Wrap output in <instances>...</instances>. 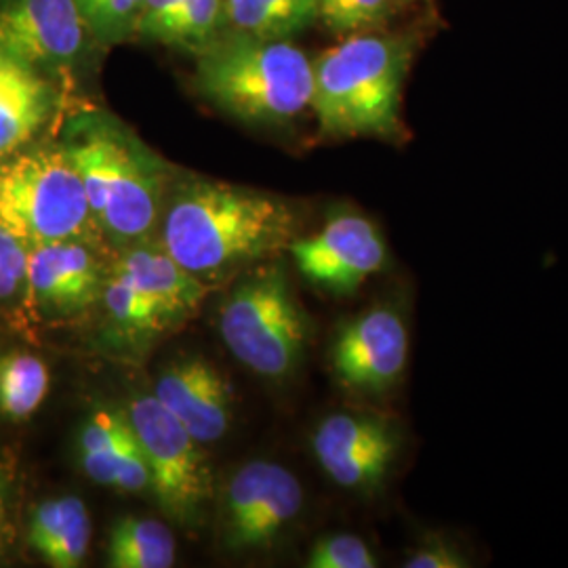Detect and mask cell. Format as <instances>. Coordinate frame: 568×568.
Segmentation results:
<instances>
[{"label":"cell","mask_w":568,"mask_h":568,"mask_svg":"<svg viewBox=\"0 0 568 568\" xmlns=\"http://www.w3.org/2000/svg\"><path fill=\"white\" fill-rule=\"evenodd\" d=\"M103 51L135 41L142 0H74Z\"/></svg>","instance_id":"cell-22"},{"label":"cell","mask_w":568,"mask_h":568,"mask_svg":"<svg viewBox=\"0 0 568 568\" xmlns=\"http://www.w3.org/2000/svg\"><path fill=\"white\" fill-rule=\"evenodd\" d=\"M81 464L84 474L103 487L119 488L124 493L150 488V467L138 436L124 447L98 455H82Z\"/></svg>","instance_id":"cell-21"},{"label":"cell","mask_w":568,"mask_h":568,"mask_svg":"<svg viewBox=\"0 0 568 568\" xmlns=\"http://www.w3.org/2000/svg\"><path fill=\"white\" fill-rule=\"evenodd\" d=\"M114 272L156 305L169 323L203 300V281L183 270L164 248L135 246L122 255Z\"/></svg>","instance_id":"cell-16"},{"label":"cell","mask_w":568,"mask_h":568,"mask_svg":"<svg viewBox=\"0 0 568 568\" xmlns=\"http://www.w3.org/2000/svg\"><path fill=\"white\" fill-rule=\"evenodd\" d=\"M410 331L400 305L375 304L345 321L331 345V366L342 386L384 396L405 377Z\"/></svg>","instance_id":"cell-9"},{"label":"cell","mask_w":568,"mask_h":568,"mask_svg":"<svg viewBox=\"0 0 568 568\" xmlns=\"http://www.w3.org/2000/svg\"><path fill=\"white\" fill-rule=\"evenodd\" d=\"M224 0H180L159 37L161 44L196 55L222 34Z\"/></svg>","instance_id":"cell-20"},{"label":"cell","mask_w":568,"mask_h":568,"mask_svg":"<svg viewBox=\"0 0 568 568\" xmlns=\"http://www.w3.org/2000/svg\"><path fill=\"white\" fill-rule=\"evenodd\" d=\"M288 251L307 283L331 295H352L387 264V244L375 222L356 211H337L323 227L295 239Z\"/></svg>","instance_id":"cell-11"},{"label":"cell","mask_w":568,"mask_h":568,"mask_svg":"<svg viewBox=\"0 0 568 568\" xmlns=\"http://www.w3.org/2000/svg\"><path fill=\"white\" fill-rule=\"evenodd\" d=\"M7 530H9V504H7V483L0 474V548L4 546L7 539Z\"/></svg>","instance_id":"cell-32"},{"label":"cell","mask_w":568,"mask_h":568,"mask_svg":"<svg viewBox=\"0 0 568 568\" xmlns=\"http://www.w3.org/2000/svg\"><path fill=\"white\" fill-rule=\"evenodd\" d=\"M135 440V429L126 413L119 410H95L81 432L82 455H98L121 448Z\"/></svg>","instance_id":"cell-27"},{"label":"cell","mask_w":568,"mask_h":568,"mask_svg":"<svg viewBox=\"0 0 568 568\" xmlns=\"http://www.w3.org/2000/svg\"><path fill=\"white\" fill-rule=\"evenodd\" d=\"M102 297L112 321L126 333H148L169 323L156 305L116 272L103 283Z\"/></svg>","instance_id":"cell-23"},{"label":"cell","mask_w":568,"mask_h":568,"mask_svg":"<svg viewBox=\"0 0 568 568\" xmlns=\"http://www.w3.org/2000/svg\"><path fill=\"white\" fill-rule=\"evenodd\" d=\"M321 16V0H224L222 34L291 41Z\"/></svg>","instance_id":"cell-17"},{"label":"cell","mask_w":568,"mask_h":568,"mask_svg":"<svg viewBox=\"0 0 568 568\" xmlns=\"http://www.w3.org/2000/svg\"><path fill=\"white\" fill-rule=\"evenodd\" d=\"M49 392V368L30 352L0 356V413L13 422L28 419L41 408Z\"/></svg>","instance_id":"cell-19"},{"label":"cell","mask_w":568,"mask_h":568,"mask_svg":"<svg viewBox=\"0 0 568 568\" xmlns=\"http://www.w3.org/2000/svg\"><path fill=\"white\" fill-rule=\"evenodd\" d=\"M178 2L180 0H142L138 28H135V41L159 42L164 23L171 18Z\"/></svg>","instance_id":"cell-31"},{"label":"cell","mask_w":568,"mask_h":568,"mask_svg":"<svg viewBox=\"0 0 568 568\" xmlns=\"http://www.w3.org/2000/svg\"><path fill=\"white\" fill-rule=\"evenodd\" d=\"M220 333L227 349L262 377L284 379L300 368L310 321L281 265L255 272L230 293L220 310Z\"/></svg>","instance_id":"cell-6"},{"label":"cell","mask_w":568,"mask_h":568,"mask_svg":"<svg viewBox=\"0 0 568 568\" xmlns=\"http://www.w3.org/2000/svg\"><path fill=\"white\" fill-rule=\"evenodd\" d=\"M398 0H321V16L331 32L361 34L379 30L392 16Z\"/></svg>","instance_id":"cell-24"},{"label":"cell","mask_w":568,"mask_h":568,"mask_svg":"<svg viewBox=\"0 0 568 568\" xmlns=\"http://www.w3.org/2000/svg\"><path fill=\"white\" fill-rule=\"evenodd\" d=\"M58 100V82L0 49V159L37 140Z\"/></svg>","instance_id":"cell-15"},{"label":"cell","mask_w":568,"mask_h":568,"mask_svg":"<svg viewBox=\"0 0 568 568\" xmlns=\"http://www.w3.org/2000/svg\"><path fill=\"white\" fill-rule=\"evenodd\" d=\"M471 565L466 546L450 532L440 530L424 535L405 558L406 568H467Z\"/></svg>","instance_id":"cell-26"},{"label":"cell","mask_w":568,"mask_h":568,"mask_svg":"<svg viewBox=\"0 0 568 568\" xmlns=\"http://www.w3.org/2000/svg\"><path fill=\"white\" fill-rule=\"evenodd\" d=\"M194 58L196 91L239 121L284 126L312 112L314 60L293 41L220 34Z\"/></svg>","instance_id":"cell-3"},{"label":"cell","mask_w":568,"mask_h":568,"mask_svg":"<svg viewBox=\"0 0 568 568\" xmlns=\"http://www.w3.org/2000/svg\"><path fill=\"white\" fill-rule=\"evenodd\" d=\"M91 541V518L87 508L74 514V518L61 528L60 535L51 541V546L42 551L47 565L55 568L81 567Z\"/></svg>","instance_id":"cell-29"},{"label":"cell","mask_w":568,"mask_h":568,"mask_svg":"<svg viewBox=\"0 0 568 568\" xmlns=\"http://www.w3.org/2000/svg\"><path fill=\"white\" fill-rule=\"evenodd\" d=\"M0 224L28 248L81 241L98 227L63 142L30 143L0 159Z\"/></svg>","instance_id":"cell-5"},{"label":"cell","mask_w":568,"mask_h":568,"mask_svg":"<svg viewBox=\"0 0 568 568\" xmlns=\"http://www.w3.org/2000/svg\"><path fill=\"white\" fill-rule=\"evenodd\" d=\"M400 448V426L373 413H333L312 436L314 457L326 478L339 488L365 495L384 487Z\"/></svg>","instance_id":"cell-10"},{"label":"cell","mask_w":568,"mask_h":568,"mask_svg":"<svg viewBox=\"0 0 568 568\" xmlns=\"http://www.w3.org/2000/svg\"><path fill=\"white\" fill-rule=\"evenodd\" d=\"M175 565V537L152 518H121L108 541V567L169 568Z\"/></svg>","instance_id":"cell-18"},{"label":"cell","mask_w":568,"mask_h":568,"mask_svg":"<svg viewBox=\"0 0 568 568\" xmlns=\"http://www.w3.org/2000/svg\"><path fill=\"white\" fill-rule=\"evenodd\" d=\"M154 398L201 445L220 440L232 424L230 382L203 358L169 366L156 384Z\"/></svg>","instance_id":"cell-14"},{"label":"cell","mask_w":568,"mask_h":568,"mask_svg":"<svg viewBox=\"0 0 568 568\" xmlns=\"http://www.w3.org/2000/svg\"><path fill=\"white\" fill-rule=\"evenodd\" d=\"M28 246L0 224V302L18 297L26 291Z\"/></svg>","instance_id":"cell-30"},{"label":"cell","mask_w":568,"mask_h":568,"mask_svg":"<svg viewBox=\"0 0 568 568\" xmlns=\"http://www.w3.org/2000/svg\"><path fill=\"white\" fill-rule=\"evenodd\" d=\"M415 34H349L314 60L312 114L323 140L403 142V91Z\"/></svg>","instance_id":"cell-2"},{"label":"cell","mask_w":568,"mask_h":568,"mask_svg":"<svg viewBox=\"0 0 568 568\" xmlns=\"http://www.w3.org/2000/svg\"><path fill=\"white\" fill-rule=\"evenodd\" d=\"M0 49L58 84L103 51L74 0H0Z\"/></svg>","instance_id":"cell-8"},{"label":"cell","mask_w":568,"mask_h":568,"mask_svg":"<svg viewBox=\"0 0 568 568\" xmlns=\"http://www.w3.org/2000/svg\"><path fill=\"white\" fill-rule=\"evenodd\" d=\"M102 267L82 241H58L28 248L26 293L34 307L51 316L87 310L103 291Z\"/></svg>","instance_id":"cell-13"},{"label":"cell","mask_w":568,"mask_h":568,"mask_svg":"<svg viewBox=\"0 0 568 568\" xmlns=\"http://www.w3.org/2000/svg\"><path fill=\"white\" fill-rule=\"evenodd\" d=\"M377 565L375 551L363 537L352 532L321 537L307 556L310 568H375Z\"/></svg>","instance_id":"cell-25"},{"label":"cell","mask_w":568,"mask_h":568,"mask_svg":"<svg viewBox=\"0 0 568 568\" xmlns=\"http://www.w3.org/2000/svg\"><path fill=\"white\" fill-rule=\"evenodd\" d=\"M297 213L283 199L234 183H180L164 215L163 248L196 278H215L295 241Z\"/></svg>","instance_id":"cell-1"},{"label":"cell","mask_w":568,"mask_h":568,"mask_svg":"<svg viewBox=\"0 0 568 568\" xmlns=\"http://www.w3.org/2000/svg\"><path fill=\"white\" fill-rule=\"evenodd\" d=\"M129 422L142 445L159 506L171 520L194 525L213 490L201 443L154 396L135 398Z\"/></svg>","instance_id":"cell-7"},{"label":"cell","mask_w":568,"mask_h":568,"mask_svg":"<svg viewBox=\"0 0 568 568\" xmlns=\"http://www.w3.org/2000/svg\"><path fill=\"white\" fill-rule=\"evenodd\" d=\"M84 508L79 497H60V499H47L37 506L30 518L28 528V541L30 546L42 554L51 546V541L61 532L77 511Z\"/></svg>","instance_id":"cell-28"},{"label":"cell","mask_w":568,"mask_h":568,"mask_svg":"<svg viewBox=\"0 0 568 568\" xmlns=\"http://www.w3.org/2000/svg\"><path fill=\"white\" fill-rule=\"evenodd\" d=\"M98 230L116 243L145 236L159 220L169 173L164 163L110 119L84 116L65 138Z\"/></svg>","instance_id":"cell-4"},{"label":"cell","mask_w":568,"mask_h":568,"mask_svg":"<svg viewBox=\"0 0 568 568\" xmlns=\"http://www.w3.org/2000/svg\"><path fill=\"white\" fill-rule=\"evenodd\" d=\"M304 509V487L272 462L241 467L225 490L224 541L230 549L267 548Z\"/></svg>","instance_id":"cell-12"}]
</instances>
